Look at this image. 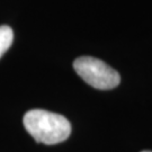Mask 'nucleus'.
Returning a JSON list of instances; mask_svg holds the SVG:
<instances>
[{
	"label": "nucleus",
	"instance_id": "7ed1b4c3",
	"mask_svg": "<svg viewBox=\"0 0 152 152\" xmlns=\"http://www.w3.org/2000/svg\"><path fill=\"white\" fill-rule=\"evenodd\" d=\"M14 41V32L7 25L0 26V59L8 51Z\"/></svg>",
	"mask_w": 152,
	"mask_h": 152
},
{
	"label": "nucleus",
	"instance_id": "f257e3e1",
	"mask_svg": "<svg viewBox=\"0 0 152 152\" xmlns=\"http://www.w3.org/2000/svg\"><path fill=\"white\" fill-rule=\"evenodd\" d=\"M24 126L38 143L48 145L65 141L71 134V124L64 116L44 109H32L24 116Z\"/></svg>",
	"mask_w": 152,
	"mask_h": 152
},
{
	"label": "nucleus",
	"instance_id": "f03ea898",
	"mask_svg": "<svg viewBox=\"0 0 152 152\" xmlns=\"http://www.w3.org/2000/svg\"><path fill=\"white\" fill-rule=\"evenodd\" d=\"M73 69L83 81L96 89H114L121 82V76L117 71L104 61L92 56H80L76 59Z\"/></svg>",
	"mask_w": 152,
	"mask_h": 152
},
{
	"label": "nucleus",
	"instance_id": "20e7f679",
	"mask_svg": "<svg viewBox=\"0 0 152 152\" xmlns=\"http://www.w3.org/2000/svg\"><path fill=\"white\" fill-rule=\"evenodd\" d=\"M141 152H152V151H150V150H144V151H141Z\"/></svg>",
	"mask_w": 152,
	"mask_h": 152
}]
</instances>
